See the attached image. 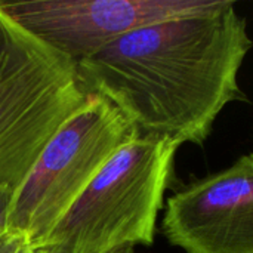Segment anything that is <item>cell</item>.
<instances>
[{
    "label": "cell",
    "mask_w": 253,
    "mask_h": 253,
    "mask_svg": "<svg viewBox=\"0 0 253 253\" xmlns=\"http://www.w3.org/2000/svg\"><path fill=\"white\" fill-rule=\"evenodd\" d=\"M236 3L145 27L79 61L90 95L116 105L139 138L203 145L222 110L243 99L239 71L252 49Z\"/></svg>",
    "instance_id": "obj_1"
},
{
    "label": "cell",
    "mask_w": 253,
    "mask_h": 253,
    "mask_svg": "<svg viewBox=\"0 0 253 253\" xmlns=\"http://www.w3.org/2000/svg\"><path fill=\"white\" fill-rule=\"evenodd\" d=\"M89 98L76 62L0 9V191L19 188L49 141Z\"/></svg>",
    "instance_id": "obj_2"
},
{
    "label": "cell",
    "mask_w": 253,
    "mask_h": 253,
    "mask_svg": "<svg viewBox=\"0 0 253 253\" xmlns=\"http://www.w3.org/2000/svg\"><path fill=\"white\" fill-rule=\"evenodd\" d=\"M176 150L175 144L154 138H136L122 147L31 251L113 253L151 246Z\"/></svg>",
    "instance_id": "obj_3"
},
{
    "label": "cell",
    "mask_w": 253,
    "mask_h": 253,
    "mask_svg": "<svg viewBox=\"0 0 253 253\" xmlns=\"http://www.w3.org/2000/svg\"><path fill=\"white\" fill-rule=\"evenodd\" d=\"M136 138L135 126L116 105L90 95L49 141L10 196L4 233L37 248L107 162Z\"/></svg>",
    "instance_id": "obj_4"
},
{
    "label": "cell",
    "mask_w": 253,
    "mask_h": 253,
    "mask_svg": "<svg viewBox=\"0 0 253 253\" xmlns=\"http://www.w3.org/2000/svg\"><path fill=\"white\" fill-rule=\"evenodd\" d=\"M221 0L0 1L13 21L76 64L132 31L209 12Z\"/></svg>",
    "instance_id": "obj_5"
},
{
    "label": "cell",
    "mask_w": 253,
    "mask_h": 253,
    "mask_svg": "<svg viewBox=\"0 0 253 253\" xmlns=\"http://www.w3.org/2000/svg\"><path fill=\"white\" fill-rule=\"evenodd\" d=\"M162 233L184 253H253V153L170 196Z\"/></svg>",
    "instance_id": "obj_6"
},
{
    "label": "cell",
    "mask_w": 253,
    "mask_h": 253,
    "mask_svg": "<svg viewBox=\"0 0 253 253\" xmlns=\"http://www.w3.org/2000/svg\"><path fill=\"white\" fill-rule=\"evenodd\" d=\"M31 248L19 237L3 234L0 239V253H30Z\"/></svg>",
    "instance_id": "obj_7"
},
{
    "label": "cell",
    "mask_w": 253,
    "mask_h": 253,
    "mask_svg": "<svg viewBox=\"0 0 253 253\" xmlns=\"http://www.w3.org/2000/svg\"><path fill=\"white\" fill-rule=\"evenodd\" d=\"M10 196H12L10 193L0 191V239L3 237V234L6 231V216H7Z\"/></svg>",
    "instance_id": "obj_8"
},
{
    "label": "cell",
    "mask_w": 253,
    "mask_h": 253,
    "mask_svg": "<svg viewBox=\"0 0 253 253\" xmlns=\"http://www.w3.org/2000/svg\"><path fill=\"white\" fill-rule=\"evenodd\" d=\"M113 253H135V248H123V249H119Z\"/></svg>",
    "instance_id": "obj_9"
},
{
    "label": "cell",
    "mask_w": 253,
    "mask_h": 253,
    "mask_svg": "<svg viewBox=\"0 0 253 253\" xmlns=\"http://www.w3.org/2000/svg\"><path fill=\"white\" fill-rule=\"evenodd\" d=\"M30 253H44V252H42V251H31Z\"/></svg>",
    "instance_id": "obj_10"
}]
</instances>
